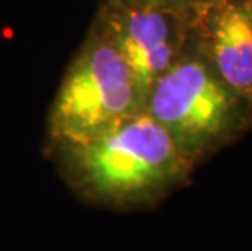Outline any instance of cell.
Returning a JSON list of instances; mask_svg holds the SVG:
<instances>
[{
  "instance_id": "obj_1",
  "label": "cell",
  "mask_w": 252,
  "mask_h": 251,
  "mask_svg": "<svg viewBox=\"0 0 252 251\" xmlns=\"http://www.w3.org/2000/svg\"><path fill=\"white\" fill-rule=\"evenodd\" d=\"M56 148L75 193L119 211L152 209L189 183L195 170L145 111Z\"/></svg>"
},
{
  "instance_id": "obj_2",
  "label": "cell",
  "mask_w": 252,
  "mask_h": 251,
  "mask_svg": "<svg viewBox=\"0 0 252 251\" xmlns=\"http://www.w3.org/2000/svg\"><path fill=\"white\" fill-rule=\"evenodd\" d=\"M143 111L194 167L252 132V103L220 78L195 39L155 80Z\"/></svg>"
},
{
  "instance_id": "obj_3",
  "label": "cell",
  "mask_w": 252,
  "mask_h": 251,
  "mask_svg": "<svg viewBox=\"0 0 252 251\" xmlns=\"http://www.w3.org/2000/svg\"><path fill=\"white\" fill-rule=\"evenodd\" d=\"M132 71L111 41L91 47L67 73L49 117L52 143L82 142L143 111Z\"/></svg>"
},
{
  "instance_id": "obj_4",
  "label": "cell",
  "mask_w": 252,
  "mask_h": 251,
  "mask_svg": "<svg viewBox=\"0 0 252 251\" xmlns=\"http://www.w3.org/2000/svg\"><path fill=\"white\" fill-rule=\"evenodd\" d=\"M192 10L117 3L111 21V42L132 71L143 101L155 80L194 42Z\"/></svg>"
},
{
  "instance_id": "obj_5",
  "label": "cell",
  "mask_w": 252,
  "mask_h": 251,
  "mask_svg": "<svg viewBox=\"0 0 252 251\" xmlns=\"http://www.w3.org/2000/svg\"><path fill=\"white\" fill-rule=\"evenodd\" d=\"M192 30L220 78L252 103V3L210 0L192 10Z\"/></svg>"
},
{
  "instance_id": "obj_6",
  "label": "cell",
  "mask_w": 252,
  "mask_h": 251,
  "mask_svg": "<svg viewBox=\"0 0 252 251\" xmlns=\"http://www.w3.org/2000/svg\"><path fill=\"white\" fill-rule=\"evenodd\" d=\"M210 0H117V3L124 5H143V7H159L173 10H192Z\"/></svg>"
},
{
  "instance_id": "obj_7",
  "label": "cell",
  "mask_w": 252,
  "mask_h": 251,
  "mask_svg": "<svg viewBox=\"0 0 252 251\" xmlns=\"http://www.w3.org/2000/svg\"><path fill=\"white\" fill-rule=\"evenodd\" d=\"M239 2H246V3H252V0H239Z\"/></svg>"
}]
</instances>
